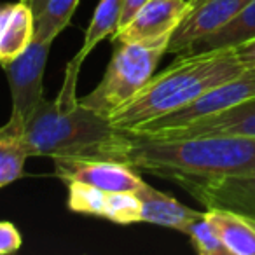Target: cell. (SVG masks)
<instances>
[{"mask_svg":"<svg viewBox=\"0 0 255 255\" xmlns=\"http://www.w3.org/2000/svg\"><path fill=\"white\" fill-rule=\"evenodd\" d=\"M117 161L168 180L248 175L255 173V136L152 140L128 133Z\"/></svg>","mask_w":255,"mask_h":255,"instance_id":"cell-1","label":"cell"},{"mask_svg":"<svg viewBox=\"0 0 255 255\" xmlns=\"http://www.w3.org/2000/svg\"><path fill=\"white\" fill-rule=\"evenodd\" d=\"M245 70L234 47L182 53L166 70L154 74L109 121L123 131H129L147 121L191 105L210 89L238 77Z\"/></svg>","mask_w":255,"mask_h":255,"instance_id":"cell-2","label":"cell"},{"mask_svg":"<svg viewBox=\"0 0 255 255\" xmlns=\"http://www.w3.org/2000/svg\"><path fill=\"white\" fill-rule=\"evenodd\" d=\"M19 138L30 157H93L117 161L128 131L107 117L86 109L81 102L60 103L42 100L19 129Z\"/></svg>","mask_w":255,"mask_h":255,"instance_id":"cell-3","label":"cell"},{"mask_svg":"<svg viewBox=\"0 0 255 255\" xmlns=\"http://www.w3.org/2000/svg\"><path fill=\"white\" fill-rule=\"evenodd\" d=\"M114 54L105 68L102 81L93 91L81 96L79 102L86 109L109 119L116 110L126 105L156 72L166 47H149L142 44L117 42Z\"/></svg>","mask_w":255,"mask_h":255,"instance_id":"cell-4","label":"cell"},{"mask_svg":"<svg viewBox=\"0 0 255 255\" xmlns=\"http://www.w3.org/2000/svg\"><path fill=\"white\" fill-rule=\"evenodd\" d=\"M53 42L54 40L33 39L21 56L2 67L7 75L12 102L11 117L5 126L14 133H19L26 119L44 100L42 79Z\"/></svg>","mask_w":255,"mask_h":255,"instance_id":"cell-5","label":"cell"},{"mask_svg":"<svg viewBox=\"0 0 255 255\" xmlns=\"http://www.w3.org/2000/svg\"><path fill=\"white\" fill-rule=\"evenodd\" d=\"M252 96H255V68H247L238 77L229 79V81L210 89L208 93L199 96L191 105L184 107L180 110H175L171 114H166V116L156 117L152 121H147V123L129 129L128 133L149 135V133H156L161 131V129L184 126V124L198 121L201 117H208L226 109H231V107L238 105V103L245 102Z\"/></svg>","mask_w":255,"mask_h":255,"instance_id":"cell-6","label":"cell"},{"mask_svg":"<svg viewBox=\"0 0 255 255\" xmlns=\"http://www.w3.org/2000/svg\"><path fill=\"white\" fill-rule=\"evenodd\" d=\"M189 11L187 0H149L112 37L116 42L168 49L171 35Z\"/></svg>","mask_w":255,"mask_h":255,"instance_id":"cell-7","label":"cell"},{"mask_svg":"<svg viewBox=\"0 0 255 255\" xmlns=\"http://www.w3.org/2000/svg\"><path fill=\"white\" fill-rule=\"evenodd\" d=\"M54 173L67 182H81L109 192H138L145 185L138 170L123 161L93 157H54Z\"/></svg>","mask_w":255,"mask_h":255,"instance_id":"cell-8","label":"cell"},{"mask_svg":"<svg viewBox=\"0 0 255 255\" xmlns=\"http://www.w3.org/2000/svg\"><path fill=\"white\" fill-rule=\"evenodd\" d=\"M171 180L205 208H226L255 219V173L212 178L175 177Z\"/></svg>","mask_w":255,"mask_h":255,"instance_id":"cell-9","label":"cell"},{"mask_svg":"<svg viewBox=\"0 0 255 255\" xmlns=\"http://www.w3.org/2000/svg\"><path fill=\"white\" fill-rule=\"evenodd\" d=\"M250 0H203L191 7L168 44V53H189L199 40L231 23Z\"/></svg>","mask_w":255,"mask_h":255,"instance_id":"cell-10","label":"cell"},{"mask_svg":"<svg viewBox=\"0 0 255 255\" xmlns=\"http://www.w3.org/2000/svg\"><path fill=\"white\" fill-rule=\"evenodd\" d=\"M140 136H147L152 140L199 138V136H255V96L231 109L208 117H201L184 126L161 129V131Z\"/></svg>","mask_w":255,"mask_h":255,"instance_id":"cell-11","label":"cell"},{"mask_svg":"<svg viewBox=\"0 0 255 255\" xmlns=\"http://www.w3.org/2000/svg\"><path fill=\"white\" fill-rule=\"evenodd\" d=\"M123 4L124 0H100V4L96 5L95 12H93L91 23H89L88 30H86L81 49L77 51V54L67 65L63 84H61V89L56 96V100L60 103L79 102V96H77L79 70H81L86 58L89 56V53L103 39H107V37L114 35L117 32L121 23V14H123Z\"/></svg>","mask_w":255,"mask_h":255,"instance_id":"cell-12","label":"cell"},{"mask_svg":"<svg viewBox=\"0 0 255 255\" xmlns=\"http://www.w3.org/2000/svg\"><path fill=\"white\" fill-rule=\"evenodd\" d=\"M35 35V14L32 5L19 0L14 4H0V65L19 58Z\"/></svg>","mask_w":255,"mask_h":255,"instance_id":"cell-13","label":"cell"},{"mask_svg":"<svg viewBox=\"0 0 255 255\" xmlns=\"http://www.w3.org/2000/svg\"><path fill=\"white\" fill-rule=\"evenodd\" d=\"M136 196L142 205V222L168 227V229L180 231V233H184L185 227L203 213L182 205L171 194L157 191L147 182L136 192Z\"/></svg>","mask_w":255,"mask_h":255,"instance_id":"cell-14","label":"cell"},{"mask_svg":"<svg viewBox=\"0 0 255 255\" xmlns=\"http://www.w3.org/2000/svg\"><path fill=\"white\" fill-rule=\"evenodd\" d=\"M206 219L219 233L229 255H255V219L226 208H206Z\"/></svg>","mask_w":255,"mask_h":255,"instance_id":"cell-15","label":"cell"},{"mask_svg":"<svg viewBox=\"0 0 255 255\" xmlns=\"http://www.w3.org/2000/svg\"><path fill=\"white\" fill-rule=\"evenodd\" d=\"M81 0H32L35 14L33 39L54 40L70 23Z\"/></svg>","mask_w":255,"mask_h":255,"instance_id":"cell-16","label":"cell"},{"mask_svg":"<svg viewBox=\"0 0 255 255\" xmlns=\"http://www.w3.org/2000/svg\"><path fill=\"white\" fill-rule=\"evenodd\" d=\"M255 37V0H250L243 7V11L236 16L231 23L212 35L199 40L189 53L198 51L222 49V47H236L240 44Z\"/></svg>","mask_w":255,"mask_h":255,"instance_id":"cell-17","label":"cell"},{"mask_svg":"<svg viewBox=\"0 0 255 255\" xmlns=\"http://www.w3.org/2000/svg\"><path fill=\"white\" fill-rule=\"evenodd\" d=\"M18 133L5 124L0 126V189L19 180L25 175V163L28 159Z\"/></svg>","mask_w":255,"mask_h":255,"instance_id":"cell-18","label":"cell"},{"mask_svg":"<svg viewBox=\"0 0 255 255\" xmlns=\"http://www.w3.org/2000/svg\"><path fill=\"white\" fill-rule=\"evenodd\" d=\"M67 208L79 215L105 219L109 191L93 187L81 182H67Z\"/></svg>","mask_w":255,"mask_h":255,"instance_id":"cell-19","label":"cell"},{"mask_svg":"<svg viewBox=\"0 0 255 255\" xmlns=\"http://www.w3.org/2000/svg\"><path fill=\"white\" fill-rule=\"evenodd\" d=\"M184 234L191 238L192 247L199 255H229L219 233L212 226V222L206 219L205 212L185 227Z\"/></svg>","mask_w":255,"mask_h":255,"instance_id":"cell-20","label":"cell"},{"mask_svg":"<svg viewBox=\"0 0 255 255\" xmlns=\"http://www.w3.org/2000/svg\"><path fill=\"white\" fill-rule=\"evenodd\" d=\"M105 219L121 226L142 222V205L136 192H109Z\"/></svg>","mask_w":255,"mask_h":255,"instance_id":"cell-21","label":"cell"},{"mask_svg":"<svg viewBox=\"0 0 255 255\" xmlns=\"http://www.w3.org/2000/svg\"><path fill=\"white\" fill-rule=\"evenodd\" d=\"M23 238L18 227L7 220H0V255H11L21 248Z\"/></svg>","mask_w":255,"mask_h":255,"instance_id":"cell-22","label":"cell"},{"mask_svg":"<svg viewBox=\"0 0 255 255\" xmlns=\"http://www.w3.org/2000/svg\"><path fill=\"white\" fill-rule=\"evenodd\" d=\"M236 56L245 68H255V37L234 47Z\"/></svg>","mask_w":255,"mask_h":255,"instance_id":"cell-23","label":"cell"},{"mask_svg":"<svg viewBox=\"0 0 255 255\" xmlns=\"http://www.w3.org/2000/svg\"><path fill=\"white\" fill-rule=\"evenodd\" d=\"M145 2H149V0H124L123 4V14H121V23L119 26L126 25L129 19L135 16V12L138 11L140 7H142Z\"/></svg>","mask_w":255,"mask_h":255,"instance_id":"cell-24","label":"cell"},{"mask_svg":"<svg viewBox=\"0 0 255 255\" xmlns=\"http://www.w3.org/2000/svg\"><path fill=\"white\" fill-rule=\"evenodd\" d=\"M201 2H203V0H194V2L191 4V7H194V5H198V4H201Z\"/></svg>","mask_w":255,"mask_h":255,"instance_id":"cell-25","label":"cell"},{"mask_svg":"<svg viewBox=\"0 0 255 255\" xmlns=\"http://www.w3.org/2000/svg\"><path fill=\"white\" fill-rule=\"evenodd\" d=\"M23 2H26V4H28V5L32 4V0H23Z\"/></svg>","mask_w":255,"mask_h":255,"instance_id":"cell-26","label":"cell"}]
</instances>
